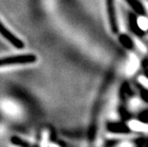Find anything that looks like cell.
<instances>
[{
  "mask_svg": "<svg viewBox=\"0 0 148 147\" xmlns=\"http://www.w3.org/2000/svg\"><path fill=\"white\" fill-rule=\"evenodd\" d=\"M138 66H139V61H138V58L135 57L133 54H131L130 56L128 66H127V74L130 75L135 74V72L138 68Z\"/></svg>",
  "mask_w": 148,
  "mask_h": 147,
  "instance_id": "277c9868",
  "label": "cell"
},
{
  "mask_svg": "<svg viewBox=\"0 0 148 147\" xmlns=\"http://www.w3.org/2000/svg\"><path fill=\"white\" fill-rule=\"evenodd\" d=\"M137 25L141 30H147L148 29V18L145 16H139L137 20Z\"/></svg>",
  "mask_w": 148,
  "mask_h": 147,
  "instance_id": "5b68a950",
  "label": "cell"
},
{
  "mask_svg": "<svg viewBox=\"0 0 148 147\" xmlns=\"http://www.w3.org/2000/svg\"><path fill=\"white\" fill-rule=\"evenodd\" d=\"M11 142L12 144H15V145H20V146H29L30 144L27 143L25 141H23L21 138L16 137V136H13L11 137Z\"/></svg>",
  "mask_w": 148,
  "mask_h": 147,
  "instance_id": "8992f818",
  "label": "cell"
},
{
  "mask_svg": "<svg viewBox=\"0 0 148 147\" xmlns=\"http://www.w3.org/2000/svg\"><path fill=\"white\" fill-rule=\"evenodd\" d=\"M138 81H139V83H140L143 86L148 88V78H146V77H145V76H140V77L138 78Z\"/></svg>",
  "mask_w": 148,
  "mask_h": 147,
  "instance_id": "52a82bcc",
  "label": "cell"
},
{
  "mask_svg": "<svg viewBox=\"0 0 148 147\" xmlns=\"http://www.w3.org/2000/svg\"><path fill=\"white\" fill-rule=\"evenodd\" d=\"M129 128L136 132H147L148 131V124L136 121V120H132L129 122Z\"/></svg>",
  "mask_w": 148,
  "mask_h": 147,
  "instance_id": "3957f363",
  "label": "cell"
},
{
  "mask_svg": "<svg viewBox=\"0 0 148 147\" xmlns=\"http://www.w3.org/2000/svg\"><path fill=\"white\" fill-rule=\"evenodd\" d=\"M37 58L34 54H23L18 56L5 57L0 59V66L10 65H22L36 62Z\"/></svg>",
  "mask_w": 148,
  "mask_h": 147,
  "instance_id": "6da1fadb",
  "label": "cell"
},
{
  "mask_svg": "<svg viewBox=\"0 0 148 147\" xmlns=\"http://www.w3.org/2000/svg\"><path fill=\"white\" fill-rule=\"evenodd\" d=\"M0 34H1L8 42H10L13 46H15L18 49H22L24 47V43L21 39L16 37L11 31H9L3 23L0 22Z\"/></svg>",
  "mask_w": 148,
  "mask_h": 147,
  "instance_id": "7a4b0ae2",
  "label": "cell"
}]
</instances>
